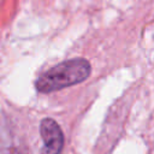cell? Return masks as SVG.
Listing matches in <instances>:
<instances>
[{
	"label": "cell",
	"instance_id": "7a4b0ae2",
	"mask_svg": "<svg viewBox=\"0 0 154 154\" xmlns=\"http://www.w3.org/2000/svg\"><path fill=\"white\" fill-rule=\"evenodd\" d=\"M40 134L43 140L41 154H60L64 147V134L59 124L52 118H45L40 125Z\"/></svg>",
	"mask_w": 154,
	"mask_h": 154
},
{
	"label": "cell",
	"instance_id": "6da1fadb",
	"mask_svg": "<svg viewBox=\"0 0 154 154\" xmlns=\"http://www.w3.org/2000/svg\"><path fill=\"white\" fill-rule=\"evenodd\" d=\"M90 72L91 66L87 59H70L42 73L35 82V87L40 93H53L66 87L82 83L90 76Z\"/></svg>",
	"mask_w": 154,
	"mask_h": 154
}]
</instances>
